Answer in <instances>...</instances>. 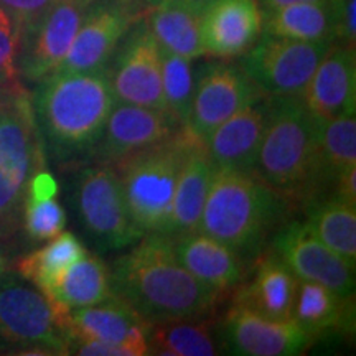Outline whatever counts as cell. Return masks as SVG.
<instances>
[{"mask_svg": "<svg viewBox=\"0 0 356 356\" xmlns=\"http://www.w3.org/2000/svg\"><path fill=\"white\" fill-rule=\"evenodd\" d=\"M309 207L305 225L325 246L337 252L351 267L356 264V204L327 197Z\"/></svg>", "mask_w": 356, "mask_h": 356, "instance_id": "83f0119b", "label": "cell"}, {"mask_svg": "<svg viewBox=\"0 0 356 356\" xmlns=\"http://www.w3.org/2000/svg\"><path fill=\"white\" fill-rule=\"evenodd\" d=\"M88 254L83 243L68 231H61L51 241L19 262V274L40 291H47L74 262Z\"/></svg>", "mask_w": 356, "mask_h": 356, "instance_id": "1f68e13d", "label": "cell"}, {"mask_svg": "<svg viewBox=\"0 0 356 356\" xmlns=\"http://www.w3.org/2000/svg\"><path fill=\"white\" fill-rule=\"evenodd\" d=\"M274 252L299 280L322 284L341 296H355V267L325 246L305 222L284 226L274 238Z\"/></svg>", "mask_w": 356, "mask_h": 356, "instance_id": "9a60e30c", "label": "cell"}, {"mask_svg": "<svg viewBox=\"0 0 356 356\" xmlns=\"http://www.w3.org/2000/svg\"><path fill=\"white\" fill-rule=\"evenodd\" d=\"M6 270H7V257L2 251H0V275L6 274Z\"/></svg>", "mask_w": 356, "mask_h": 356, "instance_id": "ab89813d", "label": "cell"}, {"mask_svg": "<svg viewBox=\"0 0 356 356\" xmlns=\"http://www.w3.org/2000/svg\"><path fill=\"white\" fill-rule=\"evenodd\" d=\"M332 44L264 33L246 51L243 71L266 96L300 97Z\"/></svg>", "mask_w": 356, "mask_h": 356, "instance_id": "ba28073f", "label": "cell"}, {"mask_svg": "<svg viewBox=\"0 0 356 356\" xmlns=\"http://www.w3.org/2000/svg\"><path fill=\"white\" fill-rule=\"evenodd\" d=\"M322 121L300 97H275L269 104L254 175L280 197L314 203L325 198L320 178Z\"/></svg>", "mask_w": 356, "mask_h": 356, "instance_id": "3957f363", "label": "cell"}, {"mask_svg": "<svg viewBox=\"0 0 356 356\" xmlns=\"http://www.w3.org/2000/svg\"><path fill=\"white\" fill-rule=\"evenodd\" d=\"M284 213V197L254 173L215 168L198 231L248 259L259 254Z\"/></svg>", "mask_w": 356, "mask_h": 356, "instance_id": "277c9868", "label": "cell"}, {"mask_svg": "<svg viewBox=\"0 0 356 356\" xmlns=\"http://www.w3.org/2000/svg\"><path fill=\"white\" fill-rule=\"evenodd\" d=\"M333 20V40L338 44L355 48L356 43V0H328Z\"/></svg>", "mask_w": 356, "mask_h": 356, "instance_id": "e575fe53", "label": "cell"}, {"mask_svg": "<svg viewBox=\"0 0 356 356\" xmlns=\"http://www.w3.org/2000/svg\"><path fill=\"white\" fill-rule=\"evenodd\" d=\"M266 97L238 66L213 63L204 66L195 83L186 129L204 142L231 115Z\"/></svg>", "mask_w": 356, "mask_h": 356, "instance_id": "4fadbf2b", "label": "cell"}, {"mask_svg": "<svg viewBox=\"0 0 356 356\" xmlns=\"http://www.w3.org/2000/svg\"><path fill=\"white\" fill-rule=\"evenodd\" d=\"M76 207L84 231L101 251L127 248L144 236L132 220L114 167L99 163L81 172Z\"/></svg>", "mask_w": 356, "mask_h": 356, "instance_id": "52a82bcc", "label": "cell"}, {"mask_svg": "<svg viewBox=\"0 0 356 356\" xmlns=\"http://www.w3.org/2000/svg\"><path fill=\"white\" fill-rule=\"evenodd\" d=\"M160 65H162V91L167 114L178 126L185 127L188 122L195 92L193 70L190 60L160 48Z\"/></svg>", "mask_w": 356, "mask_h": 356, "instance_id": "d6a6232c", "label": "cell"}, {"mask_svg": "<svg viewBox=\"0 0 356 356\" xmlns=\"http://www.w3.org/2000/svg\"><path fill=\"white\" fill-rule=\"evenodd\" d=\"M2 231H3V228H2V226H0V233H2Z\"/></svg>", "mask_w": 356, "mask_h": 356, "instance_id": "b9f144b4", "label": "cell"}, {"mask_svg": "<svg viewBox=\"0 0 356 356\" xmlns=\"http://www.w3.org/2000/svg\"><path fill=\"white\" fill-rule=\"evenodd\" d=\"M213 173L215 165L208 157L204 142L195 137L181 162L172 213L163 234L180 236L198 231Z\"/></svg>", "mask_w": 356, "mask_h": 356, "instance_id": "7402d4cb", "label": "cell"}, {"mask_svg": "<svg viewBox=\"0 0 356 356\" xmlns=\"http://www.w3.org/2000/svg\"><path fill=\"white\" fill-rule=\"evenodd\" d=\"M300 2H318V0H259L262 10H270V8H279L284 6H291V3Z\"/></svg>", "mask_w": 356, "mask_h": 356, "instance_id": "74e56055", "label": "cell"}, {"mask_svg": "<svg viewBox=\"0 0 356 356\" xmlns=\"http://www.w3.org/2000/svg\"><path fill=\"white\" fill-rule=\"evenodd\" d=\"M293 320L314 337L325 332L353 335L355 296H341L322 284L299 280Z\"/></svg>", "mask_w": 356, "mask_h": 356, "instance_id": "484cf974", "label": "cell"}, {"mask_svg": "<svg viewBox=\"0 0 356 356\" xmlns=\"http://www.w3.org/2000/svg\"><path fill=\"white\" fill-rule=\"evenodd\" d=\"M144 13L124 0H92L58 73H96L109 68L115 48ZM55 71V73H56Z\"/></svg>", "mask_w": 356, "mask_h": 356, "instance_id": "30bf717a", "label": "cell"}, {"mask_svg": "<svg viewBox=\"0 0 356 356\" xmlns=\"http://www.w3.org/2000/svg\"><path fill=\"white\" fill-rule=\"evenodd\" d=\"M204 3L207 0H162L147 13L145 19L159 47L190 61L203 56Z\"/></svg>", "mask_w": 356, "mask_h": 356, "instance_id": "cb8c5ba5", "label": "cell"}, {"mask_svg": "<svg viewBox=\"0 0 356 356\" xmlns=\"http://www.w3.org/2000/svg\"><path fill=\"white\" fill-rule=\"evenodd\" d=\"M109 270L113 296L149 323L204 318L220 296L185 269L163 233H145Z\"/></svg>", "mask_w": 356, "mask_h": 356, "instance_id": "6da1fadb", "label": "cell"}, {"mask_svg": "<svg viewBox=\"0 0 356 356\" xmlns=\"http://www.w3.org/2000/svg\"><path fill=\"white\" fill-rule=\"evenodd\" d=\"M0 340L66 355L68 337L47 296L15 279L0 286Z\"/></svg>", "mask_w": 356, "mask_h": 356, "instance_id": "7c38bea8", "label": "cell"}, {"mask_svg": "<svg viewBox=\"0 0 356 356\" xmlns=\"http://www.w3.org/2000/svg\"><path fill=\"white\" fill-rule=\"evenodd\" d=\"M195 136L180 127L168 139L134 152L118 163L129 211L142 233H163L172 213L178 173Z\"/></svg>", "mask_w": 356, "mask_h": 356, "instance_id": "5b68a950", "label": "cell"}, {"mask_svg": "<svg viewBox=\"0 0 356 356\" xmlns=\"http://www.w3.org/2000/svg\"><path fill=\"white\" fill-rule=\"evenodd\" d=\"M81 2H83V3H86V6H89V3H91L92 0H81Z\"/></svg>", "mask_w": 356, "mask_h": 356, "instance_id": "60d3db41", "label": "cell"}, {"mask_svg": "<svg viewBox=\"0 0 356 356\" xmlns=\"http://www.w3.org/2000/svg\"><path fill=\"white\" fill-rule=\"evenodd\" d=\"M315 338L293 318H270L236 304L222 322V343L233 355H302Z\"/></svg>", "mask_w": 356, "mask_h": 356, "instance_id": "5bb4252c", "label": "cell"}, {"mask_svg": "<svg viewBox=\"0 0 356 356\" xmlns=\"http://www.w3.org/2000/svg\"><path fill=\"white\" fill-rule=\"evenodd\" d=\"M299 277L292 273L280 257L266 254L259 257L254 275L238 289L236 305L266 315V317L289 320L293 318Z\"/></svg>", "mask_w": 356, "mask_h": 356, "instance_id": "603a6c76", "label": "cell"}, {"mask_svg": "<svg viewBox=\"0 0 356 356\" xmlns=\"http://www.w3.org/2000/svg\"><path fill=\"white\" fill-rule=\"evenodd\" d=\"M88 6L81 0H51L40 19L20 33L19 73L40 83L60 68Z\"/></svg>", "mask_w": 356, "mask_h": 356, "instance_id": "8fae6325", "label": "cell"}, {"mask_svg": "<svg viewBox=\"0 0 356 356\" xmlns=\"http://www.w3.org/2000/svg\"><path fill=\"white\" fill-rule=\"evenodd\" d=\"M115 102L108 70L56 71L40 81L32 99L40 139L58 160L95 154Z\"/></svg>", "mask_w": 356, "mask_h": 356, "instance_id": "7a4b0ae2", "label": "cell"}, {"mask_svg": "<svg viewBox=\"0 0 356 356\" xmlns=\"http://www.w3.org/2000/svg\"><path fill=\"white\" fill-rule=\"evenodd\" d=\"M108 68L115 99L167 113L160 47L144 17L124 35Z\"/></svg>", "mask_w": 356, "mask_h": 356, "instance_id": "9c48e42d", "label": "cell"}, {"mask_svg": "<svg viewBox=\"0 0 356 356\" xmlns=\"http://www.w3.org/2000/svg\"><path fill=\"white\" fill-rule=\"evenodd\" d=\"M43 293L55 307L63 328V320L70 310L96 305L113 296L111 270L99 257L86 254L70 266Z\"/></svg>", "mask_w": 356, "mask_h": 356, "instance_id": "d4e9b609", "label": "cell"}, {"mask_svg": "<svg viewBox=\"0 0 356 356\" xmlns=\"http://www.w3.org/2000/svg\"><path fill=\"white\" fill-rule=\"evenodd\" d=\"M149 355L213 356L220 353L210 322L202 318L168 320L150 325Z\"/></svg>", "mask_w": 356, "mask_h": 356, "instance_id": "f1b7e54d", "label": "cell"}, {"mask_svg": "<svg viewBox=\"0 0 356 356\" xmlns=\"http://www.w3.org/2000/svg\"><path fill=\"white\" fill-rule=\"evenodd\" d=\"M58 184L51 173L38 170L30 178L24 200L25 229L37 241L55 238L65 229L66 213L56 200Z\"/></svg>", "mask_w": 356, "mask_h": 356, "instance_id": "f546056e", "label": "cell"}, {"mask_svg": "<svg viewBox=\"0 0 356 356\" xmlns=\"http://www.w3.org/2000/svg\"><path fill=\"white\" fill-rule=\"evenodd\" d=\"M262 33L300 42L335 43L328 0L291 3L262 10Z\"/></svg>", "mask_w": 356, "mask_h": 356, "instance_id": "4316f807", "label": "cell"}, {"mask_svg": "<svg viewBox=\"0 0 356 356\" xmlns=\"http://www.w3.org/2000/svg\"><path fill=\"white\" fill-rule=\"evenodd\" d=\"M150 325L131 305L111 296L96 305L70 310L63 320V330L68 343L71 340H96L121 346L127 356H144L149 355Z\"/></svg>", "mask_w": 356, "mask_h": 356, "instance_id": "2e32d148", "label": "cell"}, {"mask_svg": "<svg viewBox=\"0 0 356 356\" xmlns=\"http://www.w3.org/2000/svg\"><path fill=\"white\" fill-rule=\"evenodd\" d=\"M170 239L185 269L216 293L228 292L241 282L243 259L226 244L202 231L170 236Z\"/></svg>", "mask_w": 356, "mask_h": 356, "instance_id": "44dd1931", "label": "cell"}, {"mask_svg": "<svg viewBox=\"0 0 356 356\" xmlns=\"http://www.w3.org/2000/svg\"><path fill=\"white\" fill-rule=\"evenodd\" d=\"M300 99L320 121H330L356 109L355 48L333 43L312 74Z\"/></svg>", "mask_w": 356, "mask_h": 356, "instance_id": "d6986e66", "label": "cell"}, {"mask_svg": "<svg viewBox=\"0 0 356 356\" xmlns=\"http://www.w3.org/2000/svg\"><path fill=\"white\" fill-rule=\"evenodd\" d=\"M20 26L6 8L0 7V86L19 83Z\"/></svg>", "mask_w": 356, "mask_h": 356, "instance_id": "836d02e7", "label": "cell"}, {"mask_svg": "<svg viewBox=\"0 0 356 356\" xmlns=\"http://www.w3.org/2000/svg\"><path fill=\"white\" fill-rule=\"evenodd\" d=\"M262 35L259 0H207L202 17L204 55H244Z\"/></svg>", "mask_w": 356, "mask_h": 356, "instance_id": "ac0fdd59", "label": "cell"}, {"mask_svg": "<svg viewBox=\"0 0 356 356\" xmlns=\"http://www.w3.org/2000/svg\"><path fill=\"white\" fill-rule=\"evenodd\" d=\"M356 167V119L355 114L322 121L320 127V178L323 195L333 188L341 173Z\"/></svg>", "mask_w": 356, "mask_h": 356, "instance_id": "4dcf8cb0", "label": "cell"}, {"mask_svg": "<svg viewBox=\"0 0 356 356\" xmlns=\"http://www.w3.org/2000/svg\"><path fill=\"white\" fill-rule=\"evenodd\" d=\"M42 140L30 95L19 83L0 88V226L15 225L26 186L42 170Z\"/></svg>", "mask_w": 356, "mask_h": 356, "instance_id": "8992f818", "label": "cell"}, {"mask_svg": "<svg viewBox=\"0 0 356 356\" xmlns=\"http://www.w3.org/2000/svg\"><path fill=\"white\" fill-rule=\"evenodd\" d=\"M264 99L231 115L208 136L204 147L215 168L254 173L269 113V104Z\"/></svg>", "mask_w": 356, "mask_h": 356, "instance_id": "ffe728a7", "label": "cell"}, {"mask_svg": "<svg viewBox=\"0 0 356 356\" xmlns=\"http://www.w3.org/2000/svg\"><path fill=\"white\" fill-rule=\"evenodd\" d=\"M0 88H2V86H0Z\"/></svg>", "mask_w": 356, "mask_h": 356, "instance_id": "7bdbcfd3", "label": "cell"}, {"mask_svg": "<svg viewBox=\"0 0 356 356\" xmlns=\"http://www.w3.org/2000/svg\"><path fill=\"white\" fill-rule=\"evenodd\" d=\"M180 127L163 111L118 101L95 150L96 159L114 165L127 155L168 139Z\"/></svg>", "mask_w": 356, "mask_h": 356, "instance_id": "e0dca14e", "label": "cell"}, {"mask_svg": "<svg viewBox=\"0 0 356 356\" xmlns=\"http://www.w3.org/2000/svg\"><path fill=\"white\" fill-rule=\"evenodd\" d=\"M51 0H0V7L6 8L10 15L15 19L22 30L30 26L35 20L40 19V15L47 10Z\"/></svg>", "mask_w": 356, "mask_h": 356, "instance_id": "d590c367", "label": "cell"}, {"mask_svg": "<svg viewBox=\"0 0 356 356\" xmlns=\"http://www.w3.org/2000/svg\"><path fill=\"white\" fill-rule=\"evenodd\" d=\"M124 2H127L129 6H132L134 8H137V10H140L147 17V13L152 10L157 3L162 2V0H124Z\"/></svg>", "mask_w": 356, "mask_h": 356, "instance_id": "f35d334b", "label": "cell"}, {"mask_svg": "<svg viewBox=\"0 0 356 356\" xmlns=\"http://www.w3.org/2000/svg\"><path fill=\"white\" fill-rule=\"evenodd\" d=\"M330 197H337L346 203L356 204V167L343 172L337 178Z\"/></svg>", "mask_w": 356, "mask_h": 356, "instance_id": "8d00e7d4", "label": "cell"}]
</instances>
